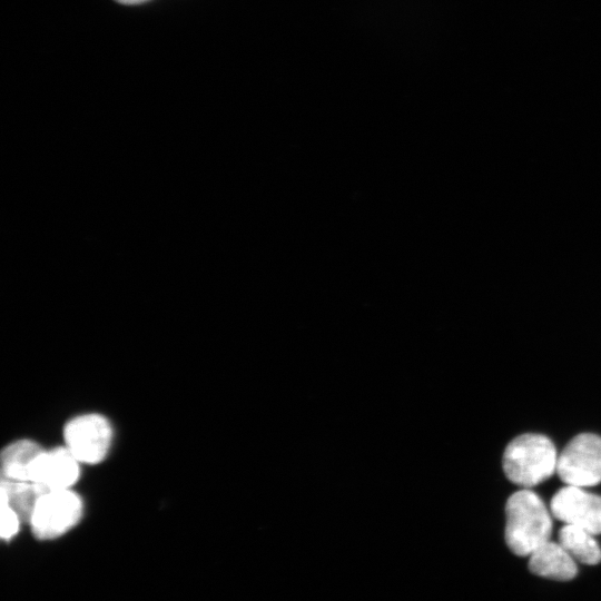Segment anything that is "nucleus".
I'll use <instances>...</instances> for the list:
<instances>
[{"instance_id": "1", "label": "nucleus", "mask_w": 601, "mask_h": 601, "mask_svg": "<svg viewBox=\"0 0 601 601\" xmlns=\"http://www.w3.org/2000/svg\"><path fill=\"white\" fill-rule=\"evenodd\" d=\"M505 542L516 555L529 556L550 541L552 520L538 494L523 489L513 493L505 505Z\"/></svg>"}, {"instance_id": "2", "label": "nucleus", "mask_w": 601, "mask_h": 601, "mask_svg": "<svg viewBox=\"0 0 601 601\" xmlns=\"http://www.w3.org/2000/svg\"><path fill=\"white\" fill-rule=\"evenodd\" d=\"M556 450L550 439L528 433L508 444L502 465L512 483L528 489L549 479L556 470Z\"/></svg>"}, {"instance_id": "3", "label": "nucleus", "mask_w": 601, "mask_h": 601, "mask_svg": "<svg viewBox=\"0 0 601 601\" xmlns=\"http://www.w3.org/2000/svg\"><path fill=\"white\" fill-rule=\"evenodd\" d=\"M82 511V500L71 489L47 491L37 501L29 523L36 538L52 540L73 528Z\"/></svg>"}, {"instance_id": "4", "label": "nucleus", "mask_w": 601, "mask_h": 601, "mask_svg": "<svg viewBox=\"0 0 601 601\" xmlns=\"http://www.w3.org/2000/svg\"><path fill=\"white\" fill-rule=\"evenodd\" d=\"M559 477L568 485L585 487L601 482V436L582 433L574 436L558 455Z\"/></svg>"}, {"instance_id": "5", "label": "nucleus", "mask_w": 601, "mask_h": 601, "mask_svg": "<svg viewBox=\"0 0 601 601\" xmlns=\"http://www.w3.org/2000/svg\"><path fill=\"white\" fill-rule=\"evenodd\" d=\"M66 447L80 462H101L111 445L112 428L100 414H83L70 420L63 430Z\"/></svg>"}, {"instance_id": "6", "label": "nucleus", "mask_w": 601, "mask_h": 601, "mask_svg": "<svg viewBox=\"0 0 601 601\" xmlns=\"http://www.w3.org/2000/svg\"><path fill=\"white\" fill-rule=\"evenodd\" d=\"M553 516L565 524L582 528L590 533L601 534V496L582 487L566 485L551 499Z\"/></svg>"}, {"instance_id": "7", "label": "nucleus", "mask_w": 601, "mask_h": 601, "mask_svg": "<svg viewBox=\"0 0 601 601\" xmlns=\"http://www.w3.org/2000/svg\"><path fill=\"white\" fill-rule=\"evenodd\" d=\"M80 475V462L66 447L43 451L38 457L31 481L43 491L67 490Z\"/></svg>"}, {"instance_id": "8", "label": "nucleus", "mask_w": 601, "mask_h": 601, "mask_svg": "<svg viewBox=\"0 0 601 601\" xmlns=\"http://www.w3.org/2000/svg\"><path fill=\"white\" fill-rule=\"evenodd\" d=\"M532 573L558 581H568L577 575L574 559L559 542L548 541L529 555Z\"/></svg>"}, {"instance_id": "9", "label": "nucleus", "mask_w": 601, "mask_h": 601, "mask_svg": "<svg viewBox=\"0 0 601 601\" xmlns=\"http://www.w3.org/2000/svg\"><path fill=\"white\" fill-rule=\"evenodd\" d=\"M43 451L38 443L27 439L7 445L1 453V480L32 482L35 464Z\"/></svg>"}, {"instance_id": "10", "label": "nucleus", "mask_w": 601, "mask_h": 601, "mask_svg": "<svg viewBox=\"0 0 601 601\" xmlns=\"http://www.w3.org/2000/svg\"><path fill=\"white\" fill-rule=\"evenodd\" d=\"M558 542L575 562L593 565L601 561V548L594 534L582 528L565 524L559 531Z\"/></svg>"}, {"instance_id": "11", "label": "nucleus", "mask_w": 601, "mask_h": 601, "mask_svg": "<svg viewBox=\"0 0 601 601\" xmlns=\"http://www.w3.org/2000/svg\"><path fill=\"white\" fill-rule=\"evenodd\" d=\"M32 482H11L1 480L0 502L11 506L22 522H29L39 497L45 493Z\"/></svg>"}, {"instance_id": "12", "label": "nucleus", "mask_w": 601, "mask_h": 601, "mask_svg": "<svg viewBox=\"0 0 601 601\" xmlns=\"http://www.w3.org/2000/svg\"><path fill=\"white\" fill-rule=\"evenodd\" d=\"M1 506V536L4 540H10L19 531L22 522L17 512L4 502H0Z\"/></svg>"}, {"instance_id": "13", "label": "nucleus", "mask_w": 601, "mask_h": 601, "mask_svg": "<svg viewBox=\"0 0 601 601\" xmlns=\"http://www.w3.org/2000/svg\"><path fill=\"white\" fill-rule=\"evenodd\" d=\"M119 3H122V4H128V6H132V4H140V3H144L148 0H115Z\"/></svg>"}]
</instances>
